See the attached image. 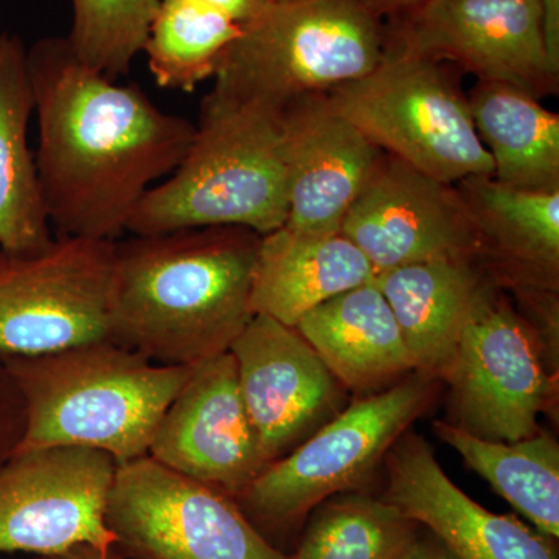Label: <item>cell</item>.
<instances>
[{
    "label": "cell",
    "mask_w": 559,
    "mask_h": 559,
    "mask_svg": "<svg viewBox=\"0 0 559 559\" xmlns=\"http://www.w3.org/2000/svg\"><path fill=\"white\" fill-rule=\"evenodd\" d=\"M27 55L50 224L58 235L116 241L142 198L178 168L197 127L84 64L66 38L40 39Z\"/></svg>",
    "instance_id": "1"
},
{
    "label": "cell",
    "mask_w": 559,
    "mask_h": 559,
    "mask_svg": "<svg viewBox=\"0 0 559 559\" xmlns=\"http://www.w3.org/2000/svg\"><path fill=\"white\" fill-rule=\"evenodd\" d=\"M260 240L245 227H207L116 242L109 340L164 366L230 352L255 316Z\"/></svg>",
    "instance_id": "2"
},
{
    "label": "cell",
    "mask_w": 559,
    "mask_h": 559,
    "mask_svg": "<svg viewBox=\"0 0 559 559\" xmlns=\"http://www.w3.org/2000/svg\"><path fill=\"white\" fill-rule=\"evenodd\" d=\"M27 407L20 451L83 447L120 465L148 455L191 367L156 364L110 340L35 356H3Z\"/></svg>",
    "instance_id": "3"
},
{
    "label": "cell",
    "mask_w": 559,
    "mask_h": 559,
    "mask_svg": "<svg viewBox=\"0 0 559 559\" xmlns=\"http://www.w3.org/2000/svg\"><path fill=\"white\" fill-rule=\"evenodd\" d=\"M282 110L210 92L189 151L132 213L128 234L245 227L267 235L288 219Z\"/></svg>",
    "instance_id": "4"
},
{
    "label": "cell",
    "mask_w": 559,
    "mask_h": 559,
    "mask_svg": "<svg viewBox=\"0 0 559 559\" xmlns=\"http://www.w3.org/2000/svg\"><path fill=\"white\" fill-rule=\"evenodd\" d=\"M384 50V21L360 0L274 2L224 51L212 92L285 109L362 79Z\"/></svg>",
    "instance_id": "5"
},
{
    "label": "cell",
    "mask_w": 559,
    "mask_h": 559,
    "mask_svg": "<svg viewBox=\"0 0 559 559\" xmlns=\"http://www.w3.org/2000/svg\"><path fill=\"white\" fill-rule=\"evenodd\" d=\"M448 62L384 50L377 68L325 94L378 148L444 183L495 165Z\"/></svg>",
    "instance_id": "6"
},
{
    "label": "cell",
    "mask_w": 559,
    "mask_h": 559,
    "mask_svg": "<svg viewBox=\"0 0 559 559\" xmlns=\"http://www.w3.org/2000/svg\"><path fill=\"white\" fill-rule=\"evenodd\" d=\"M432 382L414 371L399 384L349 404L261 471L235 498L238 506L260 533L277 532L299 524L323 500L362 487L428 407Z\"/></svg>",
    "instance_id": "7"
},
{
    "label": "cell",
    "mask_w": 559,
    "mask_h": 559,
    "mask_svg": "<svg viewBox=\"0 0 559 559\" xmlns=\"http://www.w3.org/2000/svg\"><path fill=\"white\" fill-rule=\"evenodd\" d=\"M106 525L123 559H290L230 495L148 455L117 469Z\"/></svg>",
    "instance_id": "8"
},
{
    "label": "cell",
    "mask_w": 559,
    "mask_h": 559,
    "mask_svg": "<svg viewBox=\"0 0 559 559\" xmlns=\"http://www.w3.org/2000/svg\"><path fill=\"white\" fill-rule=\"evenodd\" d=\"M116 241L58 235L36 252L0 249V356L109 340Z\"/></svg>",
    "instance_id": "9"
},
{
    "label": "cell",
    "mask_w": 559,
    "mask_h": 559,
    "mask_svg": "<svg viewBox=\"0 0 559 559\" xmlns=\"http://www.w3.org/2000/svg\"><path fill=\"white\" fill-rule=\"evenodd\" d=\"M119 463L83 447L17 451L0 468V554L114 550L106 507Z\"/></svg>",
    "instance_id": "10"
},
{
    "label": "cell",
    "mask_w": 559,
    "mask_h": 559,
    "mask_svg": "<svg viewBox=\"0 0 559 559\" xmlns=\"http://www.w3.org/2000/svg\"><path fill=\"white\" fill-rule=\"evenodd\" d=\"M384 32L385 49L451 62L485 83L510 84L538 100L558 91L539 0H426L385 17Z\"/></svg>",
    "instance_id": "11"
},
{
    "label": "cell",
    "mask_w": 559,
    "mask_h": 559,
    "mask_svg": "<svg viewBox=\"0 0 559 559\" xmlns=\"http://www.w3.org/2000/svg\"><path fill=\"white\" fill-rule=\"evenodd\" d=\"M443 380L451 385V425L471 436L518 441L538 432L549 381L528 326L491 283L469 312Z\"/></svg>",
    "instance_id": "12"
},
{
    "label": "cell",
    "mask_w": 559,
    "mask_h": 559,
    "mask_svg": "<svg viewBox=\"0 0 559 559\" xmlns=\"http://www.w3.org/2000/svg\"><path fill=\"white\" fill-rule=\"evenodd\" d=\"M341 234L382 272L454 257L484 255L481 238L454 183L385 153L342 221Z\"/></svg>",
    "instance_id": "13"
},
{
    "label": "cell",
    "mask_w": 559,
    "mask_h": 559,
    "mask_svg": "<svg viewBox=\"0 0 559 559\" xmlns=\"http://www.w3.org/2000/svg\"><path fill=\"white\" fill-rule=\"evenodd\" d=\"M230 353L264 466L342 411L341 382L294 326L255 314Z\"/></svg>",
    "instance_id": "14"
},
{
    "label": "cell",
    "mask_w": 559,
    "mask_h": 559,
    "mask_svg": "<svg viewBox=\"0 0 559 559\" xmlns=\"http://www.w3.org/2000/svg\"><path fill=\"white\" fill-rule=\"evenodd\" d=\"M148 457L231 498L266 468L230 352L191 367L160 419Z\"/></svg>",
    "instance_id": "15"
},
{
    "label": "cell",
    "mask_w": 559,
    "mask_h": 559,
    "mask_svg": "<svg viewBox=\"0 0 559 559\" xmlns=\"http://www.w3.org/2000/svg\"><path fill=\"white\" fill-rule=\"evenodd\" d=\"M282 124L288 170L285 227L308 235L341 234L342 221L380 167L384 151L325 95L290 103L282 110Z\"/></svg>",
    "instance_id": "16"
},
{
    "label": "cell",
    "mask_w": 559,
    "mask_h": 559,
    "mask_svg": "<svg viewBox=\"0 0 559 559\" xmlns=\"http://www.w3.org/2000/svg\"><path fill=\"white\" fill-rule=\"evenodd\" d=\"M384 500L426 525L459 559H558L547 536L495 514L451 481L425 439L406 433L390 448Z\"/></svg>",
    "instance_id": "17"
},
{
    "label": "cell",
    "mask_w": 559,
    "mask_h": 559,
    "mask_svg": "<svg viewBox=\"0 0 559 559\" xmlns=\"http://www.w3.org/2000/svg\"><path fill=\"white\" fill-rule=\"evenodd\" d=\"M474 257L407 264L374 277L399 323L415 373L443 380L469 312L487 285Z\"/></svg>",
    "instance_id": "18"
},
{
    "label": "cell",
    "mask_w": 559,
    "mask_h": 559,
    "mask_svg": "<svg viewBox=\"0 0 559 559\" xmlns=\"http://www.w3.org/2000/svg\"><path fill=\"white\" fill-rule=\"evenodd\" d=\"M373 278L370 261L344 235H308L283 226L261 237L252 310L296 329L319 305Z\"/></svg>",
    "instance_id": "19"
},
{
    "label": "cell",
    "mask_w": 559,
    "mask_h": 559,
    "mask_svg": "<svg viewBox=\"0 0 559 559\" xmlns=\"http://www.w3.org/2000/svg\"><path fill=\"white\" fill-rule=\"evenodd\" d=\"M296 329L333 377L355 392H373L415 371L395 316L374 278L319 305Z\"/></svg>",
    "instance_id": "20"
},
{
    "label": "cell",
    "mask_w": 559,
    "mask_h": 559,
    "mask_svg": "<svg viewBox=\"0 0 559 559\" xmlns=\"http://www.w3.org/2000/svg\"><path fill=\"white\" fill-rule=\"evenodd\" d=\"M28 49L0 35V249L36 252L53 240L44 207L28 124L35 114Z\"/></svg>",
    "instance_id": "21"
},
{
    "label": "cell",
    "mask_w": 559,
    "mask_h": 559,
    "mask_svg": "<svg viewBox=\"0 0 559 559\" xmlns=\"http://www.w3.org/2000/svg\"><path fill=\"white\" fill-rule=\"evenodd\" d=\"M454 186L479 229L484 255L532 283L557 286L559 191L516 189L492 176H469Z\"/></svg>",
    "instance_id": "22"
},
{
    "label": "cell",
    "mask_w": 559,
    "mask_h": 559,
    "mask_svg": "<svg viewBox=\"0 0 559 559\" xmlns=\"http://www.w3.org/2000/svg\"><path fill=\"white\" fill-rule=\"evenodd\" d=\"M474 127L506 186L559 191V116L503 83L477 81L468 95Z\"/></svg>",
    "instance_id": "23"
},
{
    "label": "cell",
    "mask_w": 559,
    "mask_h": 559,
    "mask_svg": "<svg viewBox=\"0 0 559 559\" xmlns=\"http://www.w3.org/2000/svg\"><path fill=\"white\" fill-rule=\"evenodd\" d=\"M437 437L509 500L547 538L559 536V447L546 432L518 441H491L437 421Z\"/></svg>",
    "instance_id": "24"
},
{
    "label": "cell",
    "mask_w": 559,
    "mask_h": 559,
    "mask_svg": "<svg viewBox=\"0 0 559 559\" xmlns=\"http://www.w3.org/2000/svg\"><path fill=\"white\" fill-rule=\"evenodd\" d=\"M241 25L194 0H162L145 51L151 75L165 90L190 92L213 79Z\"/></svg>",
    "instance_id": "25"
},
{
    "label": "cell",
    "mask_w": 559,
    "mask_h": 559,
    "mask_svg": "<svg viewBox=\"0 0 559 559\" xmlns=\"http://www.w3.org/2000/svg\"><path fill=\"white\" fill-rule=\"evenodd\" d=\"M312 514L293 559H396L417 525L384 499L333 496Z\"/></svg>",
    "instance_id": "26"
},
{
    "label": "cell",
    "mask_w": 559,
    "mask_h": 559,
    "mask_svg": "<svg viewBox=\"0 0 559 559\" xmlns=\"http://www.w3.org/2000/svg\"><path fill=\"white\" fill-rule=\"evenodd\" d=\"M162 0H72L73 22L66 36L84 64L109 79L130 73L143 51Z\"/></svg>",
    "instance_id": "27"
},
{
    "label": "cell",
    "mask_w": 559,
    "mask_h": 559,
    "mask_svg": "<svg viewBox=\"0 0 559 559\" xmlns=\"http://www.w3.org/2000/svg\"><path fill=\"white\" fill-rule=\"evenodd\" d=\"M27 432V407L20 385L0 356V468L17 451Z\"/></svg>",
    "instance_id": "28"
},
{
    "label": "cell",
    "mask_w": 559,
    "mask_h": 559,
    "mask_svg": "<svg viewBox=\"0 0 559 559\" xmlns=\"http://www.w3.org/2000/svg\"><path fill=\"white\" fill-rule=\"evenodd\" d=\"M539 22L547 62L559 79V0H539Z\"/></svg>",
    "instance_id": "29"
},
{
    "label": "cell",
    "mask_w": 559,
    "mask_h": 559,
    "mask_svg": "<svg viewBox=\"0 0 559 559\" xmlns=\"http://www.w3.org/2000/svg\"><path fill=\"white\" fill-rule=\"evenodd\" d=\"M194 2L218 11L242 27L250 21L257 20L275 0H194Z\"/></svg>",
    "instance_id": "30"
},
{
    "label": "cell",
    "mask_w": 559,
    "mask_h": 559,
    "mask_svg": "<svg viewBox=\"0 0 559 559\" xmlns=\"http://www.w3.org/2000/svg\"><path fill=\"white\" fill-rule=\"evenodd\" d=\"M396 559H459L448 547H444L439 539L419 538L415 536L414 540L406 547Z\"/></svg>",
    "instance_id": "31"
},
{
    "label": "cell",
    "mask_w": 559,
    "mask_h": 559,
    "mask_svg": "<svg viewBox=\"0 0 559 559\" xmlns=\"http://www.w3.org/2000/svg\"><path fill=\"white\" fill-rule=\"evenodd\" d=\"M360 2H362L374 16L381 17V20L384 21L385 17L400 13V11L412 9V7L426 2V0H360Z\"/></svg>",
    "instance_id": "32"
},
{
    "label": "cell",
    "mask_w": 559,
    "mask_h": 559,
    "mask_svg": "<svg viewBox=\"0 0 559 559\" xmlns=\"http://www.w3.org/2000/svg\"><path fill=\"white\" fill-rule=\"evenodd\" d=\"M35 559H123L116 551H100L92 549L90 546L75 547L68 554L57 555V557H38Z\"/></svg>",
    "instance_id": "33"
},
{
    "label": "cell",
    "mask_w": 559,
    "mask_h": 559,
    "mask_svg": "<svg viewBox=\"0 0 559 559\" xmlns=\"http://www.w3.org/2000/svg\"><path fill=\"white\" fill-rule=\"evenodd\" d=\"M275 2H286V0H275Z\"/></svg>",
    "instance_id": "34"
}]
</instances>
